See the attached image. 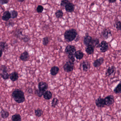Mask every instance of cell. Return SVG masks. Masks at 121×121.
Masks as SVG:
<instances>
[{
  "label": "cell",
  "mask_w": 121,
  "mask_h": 121,
  "mask_svg": "<svg viewBox=\"0 0 121 121\" xmlns=\"http://www.w3.org/2000/svg\"><path fill=\"white\" fill-rule=\"evenodd\" d=\"M11 95L15 101L18 104L23 103L25 100L24 92L19 89L14 90Z\"/></svg>",
  "instance_id": "obj_1"
},
{
  "label": "cell",
  "mask_w": 121,
  "mask_h": 121,
  "mask_svg": "<svg viewBox=\"0 0 121 121\" xmlns=\"http://www.w3.org/2000/svg\"><path fill=\"white\" fill-rule=\"evenodd\" d=\"M78 35L77 32L74 29L66 30L64 34V37L66 41L71 42L75 39Z\"/></svg>",
  "instance_id": "obj_2"
},
{
  "label": "cell",
  "mask_w": 121,
  "mask_h": 121,
  "mask_svg": "<svg viewBox=\"0 0 121 121\" xmlns=\"http://www.w3.org/2000/svg\"><path fill=\"white\" fill-rule=\"evenodd\" d=\"M8 68L4 65H2L0 67V76L4 80H7L9 78L10 75L8 73Z\"/></svg>",
  "instance_id": "obj_3"
},
{
  "label": "cell",
  "mask_w": 121,
  "mask_h": 121,
  "mask_svg": "<svg viewBox=\"0 0 121 121\" xmlns=\"http://www.w3.org/2000/svg\"><path fill=\"white\" fill-rule=\"evenodd\" d=\"M74 66V63L68 60L66 62L63 67L64 70L67 72H72Z\"/></svg>",
  "instance_id": "obj_4"
},
{
  "label": "cell",
  "mask_w": 121,
  "mask_h": 121,
  "mask_svg": "<svg viewBox=\"0 0 121 121\" xmlns=\"http://www.w3.org/2000/svg\"><path fill=\"white\" fill-rule=\"evenodd\" d=\"M101 35L104 39H107L112 36V31L110 29L104 28L102 31Z\"/></svg>",
  "instance_id": "obj_5"
},
{
  "label": "cell",
  "mask_w": 121,
  "mask_h": 121,
  "mask_svg": "<svg viewBox=\"0 0 121 121\" xmlns=\"http://www.w3.org/2000/svg\"><path fill=\"white\" fill-rule=\"evenodd\" d=\"M99 48L100 49L101 52H105L108 50V44L106 41H103L100 43Z\"/></svg>",
  "instance_id": "obj_6"
},
{
  "label": "cell",
  "mask_w": 121,
  "mask_h": 121,
  "mask_svg": "<svg viewBox=\"0 0 121 121\" xmlns=\"http://www.w3.org/2000/svg\"><path fill=\"white\" fill-rule=\"evenodd\" d=\"M106 105L107 106H110L112 105L114 102V99L113 96L112 95H109L106 97L104 99Z\"/></svg>",
  "instance_id": "obj_7"
},
{
  "label": "cell",
  "mask_w": 121,
  "mask_h": 121,
  "mask_svg": "<svg viewBox=\"0 0 121 121\" xmlns=\"http://www.w3.org/2000/svg\"><path fill=\"white\" fill-rule=\"evenodd\" d=\"M76 52V48L73 45H67L65 49V52L68 55H73L74 54L75 52Z\"/></svg>",
  "instance_id": "obj_8"
},
{
  "label": "cell",
  "mask_w": 121,
  "mask_h": 121,
  "mask_svg": "<svg viewBox=\"0 0 121 121\" xmlns=\"http://www.w3.org/2000/svg\"><path fill=\"white\" fill-rule=\"evenodd\" d=\"M95 104L99 108H102L106 106L104 99L101 98V97L98 98L96 100Z\"/></svg>",
  "instance_id": "obj_9"
},
{
  "label": "cell",
  "mask_w": 121,
  "mask_h": 121,
  "mask_svg": "<svg viewBox=\"0 0 121 121\" xmlns=\"http://www.w3.org/2000/svg\"><path fill=\"white\" fill-rule=\"evenodd\" d=\"M65 11L68 13H72L74 10V5L72 3L69 2L65 6Z\"/></svg>",
  "instance_id": "obj_10"
},
{
  "label": "cell",
  "mask_w": 121,
  "mask_h": 121,
  "mask_svg": "<svg viewBox=\"0 0 121 121\" xmlns=\"http://www.w3.org/2000/svg\"><path fill=\"white\" fill-rule=\"evenodd\" d=\"M104 62V59L103 57H100L94 61L93 65L95 68H98L101 66Z\"/></svg>",
  "instance_id": "obj_11"
},
{
  "label": "cell",
  "mask_w": 121,
  "mask_h": 121,
  "mask_svg": "<svg viewBox=\"0 0 121 121\" xmlns=\"http://www.w3.org/2000/svg\"><path fill=\"white\" fill-rule=\"evenodd\" d=\"M48 85L46 82H41L38 84V88L39 90L43 91H46L48 88Z\"/></svg>",
  "instance_id": "obj_12"
},
{
  "label": "cell",
  "mask_w": 121,
  "mask_h": 121,
  "mask_svg": "<svg viewBox=\"0 0 121 121\" xmlns=\"http://www.w3.org/2000/svg\"><path fill=\"white\" fill-rule=\"evenodd\" d=\"M116 68L114 66H112L107 68L106 72V75L107 77H109L112 75L116 71Z\"/></svg>",
  "instance_id": "obj_13"
},
{
  "label": "cell",
  "mask_w": 121,
  "mask_h": 121,
  "mask_svg": "<svg viewBox=\"0 0 121 121\" xmlns=\"http://www.w3.org/2000/svg\"><path fill=\"white\" fill-rule=\"evenodd\" d=\"M82 67L83 71L87 72L88 71L90 68V64L89 62L87 60H85L82 63Z\"/></svg>",
  "instance_id": "obj_14"
},
{
  "label": "cell",
  "mask_w": 121,
  "mask_h": 121,
  "mask_svg": "<svg viewBox=\"0 0 121 121\" xmlns=\"http://www.w3.org/2000/svg\"><path fill=\"white\" fill-rule=\"evenodd\" d=\"M29 57H30V56L28 52L27 51H25L21 55L20 59L22 61L25 62L28 60Z\"/></svg>",
  "instance_id": "obj_15"
},
{
  "label": "cell",
  "mask_w": 121,
  "mask_h": 121,
  "mask_svg": "<svg viewBox=\"0 0 121 121\" xmlns=\"http://www.w3.org/2000/svg\"><path fill=\"white\" fill-rule=\"evenodd\" d=\"M92 39V38L91 36H89V35H86L83 40L84 44L87 47L91 44Z\"/></svg>",
  "instance_id": "obj_16"
},
{
  "label": "cell",
  "mask_w": 121,
  "mask_h": 121,
  "mask_svg": "<svg viewBox=\"0 0 121 121\" xmlns=\"http://www.w3.org/2000/svg\"><path fill=\"white\" fill-rule=\"evenodd\" d=\"M9 78L12 82H15L18 79L19 76L17 73L13 72L11 73L9 75Z\"/></svg>",
  "instance_id": "obj_17"
},
{
  "label": "cell",
  "mask_w": 121,
  "mask_h": 121,
  "mask_svg": "<svg viewBox=\"0 0 121 121\" xmlns=\"http://www.w3.org/2000/svg\"><path fill=\"white\" fill-rule=\"evenodd\" d=\"M10 18H11V16L10 12L8 11H5L2 16V20L5 21H8Z\"/></svg>",
  "instance_id": "obj_18"
},
{
  "label": "cell",
  "mask_w": 121,
  "mask_h": 121,
  "mask_svg": "<svg viewBox=\"0 0 121 121\" xmlns=\"http://www.w3.org/2000/svg\"><path fill=\"white\" fill-rule=\"evenodd\" d=\"M75 57L78 60H81L84 57V54L83 52L80 51V50H78V51H76L74 54Z\"/></svg>",
  "instance_id": "obj_19"
},
{
  "label": "cell",
  "mask_w": 121,
  "mask_h": 121,
  "mask_svg": "<svg viewBox=\"0 0 121 121\" xmlns=\"http://www.w3.org/2000/svg\"><path fill=\"white\" fill-rule=\"evenodd\" d=\"M95 48L94 46H92L91 45H90L87 46L85 51L88 55L92 54L94 52Z\"/></svg>",
  "instance_id": "obj_20"
},
{
  "label": "cell",
  "mask_w": 121,
  "mask_h": 121,
  "mask_svg": "<svg viewBox=\"0 0 121 121\" xmlns=\"http://www.w3.org/2000/svg\"><path fill=\"white\" fill-rule=\"evenodd\" d=\"M8 45L6 42H0V49L3 52H6L8 50Z\"/></svg>",
  "instance_id": "obj_21"
},
{
  "label": "cell",
  "mask_w": 121,
  "mask_h": 121,
  "mask_svg": "<svg viewBox=\"0 0 121 121\" xmlns=\"http://www.w3.org/2000/svg\"><path fill=\"white\" fill-rule=\"evenodd\" d=\"M59 71V68L57 66H54L51 68L50 73L52 75H56Z\"/></svg>",
  "instance_id": "obj_22"
},
{
  "label": "cell",
  "mask_w": 121,
  "mask_h": 121,
  "mask_svg": "<svg viewBox=\"0 0 121 121\" xmlns=\"http://www.w3.org/2000/svg\"><path fill=\"white\" fill-rule=\"evenodd\" d=\"M94 46L95 48L99 47L100 43H99V39L97 38H95V39H92V40L91 43V44Z\"/></svg>",
  "instance_id": "obj_23"
},
{
  "label": "cell",
  "mask_w": 121,
  "mask_h": 121,
  "mask_svg": "<svg viewBox=\"0 0 121 121\" xmlns=\"http://www.w3.org/2000/svg\"><path fill=\"white\" fill-rule=\"evenodd\" d=\"M43 96L45 99L49 100L52 97V94L50 91H46L44 93Z\"/></svg>",
  "instance_id": "obj_24"
},
{
  "label": "cell",
  "mask_w": 121,
  "mask_h": 121,
  "mask_svg": "<svg viewBox=\"0 0 121 121\" xmlns=\"http://www.w3.org/2000/svg\"><path fill=\"white\" fill-rule=\"evenodd\" d=\"M15 35L17 37V38L22 39L24 35H23L22 30L20 29H18L15 32Z\"/></svg>",
  "instance_id": "obj_25"
},
{
  "label": "cell",
  "mask_w": 121,
  "mask_h": 121,
  "mask_svg": "<svg viewBox=\"0 0 121 121\" xmlns=\"http://www.w3.org/2000/svg\"><path fill=\"white\" fill-rule=\"evenodd\" d=\"M1 116V118L4 119L7 118L8 117L9 115V113L8 112L5 111L4 109H2L0 112Z\"/></svg>",
  "instance_id": "obj_26"
},
{
  "label": "cell",
  "mask_w": 121,
  "mask_h": 121,
  "mask_svg": "<svg viewBox=\"0 0 121 121\" xmlns=\"http://www.w3.org/2000/svg\"><path fill=\"white\" fill-rule=\"evenodd\" d=\"M11 119L12 121H21L22 118L20 114H16L12 116Z\"/></svg>",
  "instance_id": "obj_27"
},
{
  "label": "cell",
  "mask_w": 121,
  "mask_h": 121,
  "mask_svg": "<svg viewBox=\"0 0 121 121\" xmlns=\"http://www.w3.org/2000/svg\"><path fill=\"white\" fill-rule=\"evenodd\" d=\"M113 91L116 94H120L121 93V81L114 88Z\"/></svg>",
  "instance_id": "obj_28"
},
{
  "label": "cell",
  "mask_w": 121,
  "mask_h": 121,
  "mask_svg": "<svg viewBox=\"0 0 121 121\" xmlns=\"http://www.w3.org/2000/svg\"><path fill=\"white\" fill-rule=\"evenodd\" d=\"M63 13L61 10H58L55 13V15L57 18H61L63 16Z\"/></svg>",
  "instance_id": "obj_29"
},
{
  "label": "cell",
  "mask_w": 121,
  "mask_h": 121,
  "mask_svg": "<svg viewBox=\"0 0 121 121\" xmlns=\"http://www.w3.org/2000/svg\"><path fill=\"white\" fill-rule=\"evenodd\" d=\"M35 114L37 116L40 117L43 114V111L42 109L38 108L35 110Z\"/></svg>",
  "instance_id": "obj_30"
},
{
  "label": "cell",
  "mask_w": 121,
  "mask_h": 121,
  "mask_svg": "<svg viewBox=\"0 0 121 121\" xmlns=\"http://www.w3.org/2000/svg\"><path fill=\"white\" fill-rule=\"evenodd\" d=\"M11 14V18L12 19L16 18L18 16V13L16 11L13 10H12L10 12Z\"/></svg>",
  "instance_id": "obj_31"
},
{
  "label": "cell",
  "mask_w": 121,
  "mask_h": 121,
  "mask_svg": "<svg viewBox=\"0 0 121 121\" xmlns=\"http://www.w3.org/2000/svg\"><path fill=\"white\" fill-rule=\"evenodd\" d=\"M59 101L58 99L57 98H54L52 99V107H56V106L59 103Z\"/></svg>",
  "instance_id": "obj_32"
},
{
  "label": "cell",
  "mask_w": 121,
  "mask_h": 121,
  "mask_svg": "<svg viewBox=\"0 0 121 121\" xmlns=\"http://www.w3.org/2000/svg\"><path fill=\"white\" fill-rule=\"evenodd\" d=\"M45 92L41 91L40 90H36L35 91V94L39 97H41L44 95Z\"/></svg>",
  "instance_id": "obj_33"
},
{
  "label": "cell",
  "mask_w": 121,
  "mask_h": 121,
  "mask_svg": "<svg viewBox=\"0 0 121 121\" xmlns=\"http://www.w3.org/2000/svg\"><path fill=\"white\" fill-rule=\"evenodd\" d=\"M49 43V39L48 37L44 38L43 40V44L44 46H47Z\"/></svg>",
  "instance_id": "obj_34"
},
{
  "label": "cell",
  "mask_w": 121,
  "mask_h": 121,
  "mask_svg": "<svg viewBox=\"0 0 121 121\" xmlns=\"http://www.w3.org/2000/svg\"><path fill=\"white\" fill-rule=\"evenodd\" d=\"M44 8L42 6L39 5L37 8V11L38 13H42L44 10Z\"/></svg>",
  "instance_id": "obj_35"
},
{
  "label": "cell",
  "mask_w": 121,
  "mask_h": 121,
  "mask_svg": "<svg viewBox=\"0 0 121 121\" xmlns=\"http://www.w3.org/2000/svg\"><path fill=\"white\" fill-rule=\"evenodd\" d=\"M69 2V0H62L60 3V6H65Z\"/></svg>",
  "instance_id": "obj_36"
},
{
  "label": "cell",
  "mask_w": 121,
  "mask_h": 121,
  "mask_svg": "<svg viewBox=\"0 0 121 121\" xmlns=\"http://www.w3.org/2000/svg\"><path fill=\"white\" fill-rule=\"evenodd\" d=\"M68 58L69 60L74 63L75 60V59L74 55V54L68 55Z\"/></svg>",
  "instance_id": "obj_37"
},
{
  "label": "cell",
  "mask_w": 121,
  "mask_h": 121,
  "mask_svg": "<svg viewBox=\"0 0 121 121\" xmlns=\"http://www.w3.org/2000/svg\"><path fill=\"white\" fill-rule=\"evenodd\" d=\"M21 40H22L25 42L27 43L29 41V40H30V38L27 35H24Z\"/></svg>",
  "instance_id": "obj_38"
},
{
  "label": "cell",
  "mask_w": 121,
  "mask_h": 121,
  "mask_svg": "<svg viewBox=\"0 0 121 121\" xmlns=\"http://www.w3.org/2000/svg\"><path fill=\"white\" fill-rule=\"evenodd\" d=\"M9 0H0V4L1 5L6 4L9 2Z\"/></svg>",
  "instance_id": "obj_39"
},
{
  "label": "cell",
  "mask_w": 121,
  "mask_h": 121,
  "mask_svg": "<svg viewBox=\"0 0 121 121\" xmlns=\"http://www.w3.org/2000/svg\"><path fill=\"white\" fill-rule=\"evenodd\" d=\"M6 26H8V27L13 26L14 25V23L11 21H9L6 23Z\"/></svg>",
  "instance_id": "obj_40"
},
{
  "label": "cell",
  "mask_w": 121,
  "mask_h": 121,
  "mask_svg": "<svg viewBox=\"0 0 121 121\" xmlns=\"http://www.w3.org/2000/svg\"><path fill=\"white\" fill-rule=\"evenodd\" d=\"M27 92L29 94H32L33 93V90L32 88H29L28 89Z\"/></svg>",
  "instance_id": "obj_41"
},
{
  "label": "cell",
  "mask_w": 121,
  "mask_h": 121,
  "mask_svg": "<svg viewBox=\"0 0 121 121\" xmlns=\"http://www.w3.org/2000/svg\"><path fill=\"white\" fill-rule=\"evenodd\" d=\"M117 0H108L109 2L110 3H115Z\"/></svg>",
  "instance_id": "obj_42"
},
{
  "label": "cell",
  "mask_w": 121,
  "mask_h": 121,
  "mask_svg": "<svg viewBox=\"0 0 121 121\" xmlns=\"http://www.w3.org/2000/svg\"><path fill=\"white\" fill-rule=\"evenodd\" d=\"M3 51L1 50L0 49V58L3 55Z\"/></svg>",
  "instance_id": "obj_43"
},
{
  "label": "cell",
  "mask_w": 121,
  "mask_h": 121,
  "mask_svg": "<svg viewBox=\"0 0 121 121\" xmlns=\"http://www.w3.org/2000/svg\"><path fill=\"white\" fill-rule=\"evenodd\" d=\"M19 2H23L25 0H17Z\"/></svg>",
  "instance_id": "obj_44"
},
{
  "label": "cell",
  "mask_w": 121,
  "mask_h": 121,
  "mask_svg": "<svg viewBox=\"0 0 121 121\" xmlns=\"http://www.w3.org/2000/svg\"><path fill=\"white\" fill-rule=\"evenodd\" d=\"M121 30V26H120V30Z\"/></svg>",
  "instance_id": "obj_45"
},
{
  "label": "cell",
  "mask_w": 121,
  "mask_h": 121,
  "mask_svg": "<svg viewBox=\"0 0 121 121\" xmlns=\"http://www.w3.org/2000/svg\"><path fill=\"white\" fill-rule=\"evenodd\" d=\"M103 121V120H101V121Z\"/></svg>",
  "instance_id": "obj_46"
},
{
  "label": "cell",
  "mask_w": 121,
  "mask_h": 121,
  "mask_svg": "<svg viewBox=\"0 0 121 121\" xmlns=\"http://www.w3.org/2000/svg\"><path fill=\"white\" fill-rule=\"evenodd\" d=\"M120 0V1H121V0Z\"/></svg>",
  "instance_id": "obj_47"
},
{
  "label": "cell",
  "mask_w": 121,
  "mask_h": 121,
  "mask_svg": "<svg viewBox=\"0 0 121 121\" xmlns=\"http://www.w3.org/2000/svg\"></svg>",
  "instance_id": "obj_48"
},
{
  "label": "cell",
  "mask_w": 121,
  "mask_h": 121,
  "mask_svg": "<svg viewBox=\"0 0 121 121\" xmlns=\"http://www.w3.org/2000/svg\"></svg>",
  "instance_id": "obj_49"
}]
</instances>
